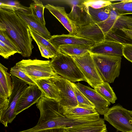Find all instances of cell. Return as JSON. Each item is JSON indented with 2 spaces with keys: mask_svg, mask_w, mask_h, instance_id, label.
I'll use <instances>...</instances> for the list:
<instances>
[{
  "mask_svg": "<svg viewBox=\"0 0 132 132\" xmlns=\"http://www.w3.org/2000/svg\"><path fill=\"white\" fill-rule=\"evenodd\" d=\"M32 132H66L64 128H55L41 130Z\"/></svg>",
  "mask_w": 132,
  "mask_h": 132,
  "instance_id": "39",
  "label": "cell"
},
{
  "mask_svg": "<svg viewBox=\"0 0 132 132\" xmlns=\"http://www.w3.org/2000/svg\"><path fill=\"white\" fill-rule=\"evenodd\" d=\"M131 39H132V30H122Z\"/></svg>",
  "mask_w": 132,
  "mask_h": 132,
  "instance_id": "40",
  "label": "cell"
},
{
  "mask_svg": "<svg viewBox=\"0 0 132 132\" xmlns=\"http://www.w3.org/2000/svg\"><path fill=\"white\" fill-rule=\"evenodd\" d=\"M105 41L123 45L132 44V39L122 30L111 29L105 35Z\"/></svg>",
  "mask_w": 132,
  "mask_h": 132,
  "instance_id": "22",
  "label": "cell"
},
{
  "mask_svg": "<svg viewBox=\"0 0 132 132\" xmlns=\"http://www.w3.org/2000/svg\"><path fill=\"white\" fill-rule=\"evenodd\" d=\"M98 113L94 108L78 106L68 109L63 112L64 116L68 118L85 116Z\"/></svg>",
  "mask_w": 132,
  "mask_h": 132,
  "instance_id": "23",
  "label": "cell"
},
{
  "mask_svg": "<svg viewBox=\"0 0 132 132\" xmlns=\"http://www.w3.org/2000/svg\"><path fill=\"white\" fill-rule=\"evenodd\" d=\"M109 6L110 10V14L108 18L104 21L97 23L104 35L112 28L117 18L120 15L116 9L110 5Z\"/></svg>",
  "mask_w": 132,
  "mask_h": 132,
  "instance_id": "26",
  "label": "cell"
},
{
  "mask_svg": "<svg viewBox=\"0 0 132 132\" xmlns=\"http://www.w3.org/2000/svg\"><path fill=\"white\" fill-rule=\"evenodd\" d=\"M112 3L111 0H87L82 3L87 7L97 9L108 6Z\"/></svg>",
  "mask_w": 132,
  "mask_h": 132,
  "instance_id": "34",
  "label": "cell"
},
{
  "mask_svg": "<svg viewBox=\"0 0 132 132\" xmlns=\"http://www.w3.org/2000/svg\"><path fill=\"white\" fill-rule=\"evenodd\" d=\"M12 87L11 94L5 111L0 114V121L5 127L11 123L16 115L15 110L18 100L22 93L28 86L27 84L17 78L11 75Z\"/></svg>",
  "mask_w": 132,
  "mask_h": 132,
  "instance_id": "8",
  "label": "cell"
},
{
  "mask_svg": "<svg viewBox=\"0 0 132 132\" xmlns=\"http://www.w3.org/2000/svg\"><path fill=\"white\" fill-rule=\"evenodd\" d=\"M85 78L94 88L104 82L96 67L90 52L82 56H71Z\"/></svg>",
  "mask_w": 132,
  "mask_h": 132,
  "instance_id": "7",
  "label": "cell"
},
{
  "mask_svg": "<svg viewBox=\"0 0 132 132\" xmlns=\"http://www.w3.org/2000/svg\"><path fill=\"white\" fill-rule=\"evenodd\" d=\"M110 5L116 9L120 15L132 14V0H123Z\"/></svg>",
  "mask_w": 132,
  "mask_h": 132,
  "instance_id": "31",
  "label": "cell"
},
{
  "mask_svg": "<svg viewBox=\"0 0 132 132\" xmlns=\"http://www.w3.org/2000/svg\"><path fill=\"white\" fill-rule=\"evenodd\" d=\"M126 132H132V131H128Z\"/></svg>",
  "mask_w": 132,
  "mask_h": 132,
  "instance_id": "41",
  "label": "cell"
},
{
  "mask_svg": "<svg viewBox=\"0 0 132 132\" xmlns=\"http://www.w3.org/2000/svg\"><path fill=\"white\" fill-rule=\"evenodd\" d=\"M34 2L30 4V8L31 14L42 24L45 26L46 22L44 17L45 6L42 2L38 0L33 1Z\"/></svg>",
  "mask_w": 132,
  "mask_h": 132,
  "instance_id": "28",
  "label": "cell"
},
{
  "mask_svg": "<svg viewBox=\"0 0 132 132\" xmlns=\"http://www.w3.org/2000/svg\"><path fill=\"white\" fill-rule=\"evenodd\" d=\"M123 56L132 63V44H127L123 46Z\"/></svg>",
  "mask_w": 132,
  "mask_h": 132,
  "instance_id": "38",
  "label": "cell"
},
{
  "mask_svg": "<svg viewBox=\"0 0 132 132\" xmlns=\"http://www.w3.org/2000/svg\"><path fill=\"white\" fill-rule=\"evenodd\" d=\"M0 8L15 11H18L26 14H31L29 7L23 6L17 1H8L4 2H0Z\"/></svg>",
  "mask_w": 132,
  "mask_h": 132,
  "instance_id": "27",
  "label": "cell"
},
{
  "mask_svg": "<svg viewBox=\"0 0 132 132\" xmlns=\"http://www.w3.org/2000/svg\"><path fill=\"white\" fill-rule=\"evenodd\" d=\"M71 84L78 102V106L85 108H95L94 105L80 90L76 84L72 82Z\"/></svg>",
  "mask_w": 132,
  "mask_h": 132,
  "instance_id": "30",
  "label": "cell"
},
{
  "mask_svg": "<svg viewBox=\"0 0 132 132\" xmlns=\"http://www.w3.org/2000/svg\"><path fill=\"white\" fill-rule=\"evenodd\" d=\"M0 40L4 42L17 53L20 54L19 48L11 38L4 32L0 31Z\"/></svg>",
  "mask_w": 132,
  "mask_h": 132,
  "instance_id": "35",
  "label": "cell"
},
{
  "mask_svg": "<svg viewBox=\"0 0 132 132\" xmlns=\"http://www.w3.org/2000/svg\"><path fill=\"white\" fill-rule=\"evenodd\" d=\"M28 27L31 36L34 40H36L55 54H57L59 52L58 51L48 40L34 31L28 25Z\"/></svg>",
  "mask_w": 132,
  "mask_h": 132,
  "instance_id": "32",
  "label": "cell"
},
{
  "mask_svg": "<svg viewBox=\"0 0 132 132\" xmlns=\"http://www.w3.org/2000/svg\"><path fill=\"white\" fill-rule=\"evenodd\" d=\"M40 116L37 125L34 127L19 132H32L41 130L54 128L57 119L65 117L61 112L59 102L42 96L36 103Z\"/></svg>",
  "mask_w": 132,
  "mask_h": 132,
  "instance_id": "2",
  "label": "cell"
},
{
  "mask_svg": "<svg viewBox=\"0 0 132 132\" xmlns=\"http://www.w3.org/2000/svg\"><path fill=\"white\" fill-rule=\"evenodd\" d=\"M96 92L107 100L112 103L115 102L117 98L109 83L104 82L95 87Z\"/></svg>",
  "mask_w": 132,
  "mask_h": 132,
  "instance_id": "25",
  "label": "cell"
},
{
  "mask_svg": "<svg viewBox=\"0 0 132 132\" xmlns=\"http://www.w3.org/2000/svg\"><path fill=\"white\" fill-rule=\"evenodd\" d=\"M16 53V52L0 40V55L3 57L7 59L10 56Z\"/></svg>",
  "mask_w": 132,
  "mask_h": 132,
  "instance_id": "36",
  "label": "cell"
},
{
  "mask_svg": "<svg viewBox=\"0 0 132 132\" xmlns=\"http://www.w3.org/2000/svg\"><path fill=\"white\" fill-rule=\"evenodd\" d=\"M76 36L91 40L97 44L105 41V35L96 23L77 28Z\"/></svg>",
  "mask_w": 132,
  "mask_h": 132,
  "instance_id": "16",
  "label": "cell"
},
{
  "mask_svg": "<svg viewBox=\"0 0 132 132\" xmlns=\"http://www.w3.org/2000/svg\"><path fill=\"white\" fill-rule=\"evenodd\" d=\"M68 16L77 28L85 27L95 23L89 14L88 7L83 4L73 6Z\"/></svg>",
  "mask_w": 132,
  "mask_h": 132,
  "instance_id": "12",
  "label": "cell"
},
{
  "mask_svg": "<svg viewBox=\"0 0 132 132\" xmlns=\"http://www.w3.org/2000/svg\"><path fill=\"white\" fill-rule=\"evenodd\" d=\"M0 31L5 33L19 49L23 57H28L34 46L26 23L15 11L0 8Z\"/></svg>",
  "mask_w": 132,
  "mask_h": 132,
  "instance_id": "1",
  "label": "cell"
},
{
  "mask_svg": "<svg viewBox=\"0 0 132 132\" xmlns=\"http://www.w3.org/2000/svg\"><path fill=\"white\" fill-rule=\"evenodd\" d=\"M54 72L72 82L86 80L71 56L58 52L50 61Z\"/></svg>",
  "mask_w": 132,
  "mask_h": 132,
  "instance_id": "3",
  "label": "cell"
},
{
  "mask_svg": "<svg viewBox=\"0 0 132 132\" xmlns=\"http://www.w3.org/2000/svg\"><path fill=\"white\" fill-rule=\"evenodd\" d=\"M16 14L23 20L33 30L40 34L47 40L51 35L45 26L42 24L32 14H26L18 11Z\"/></svg>",
  "mask_w": 132,
  "mask_h": 132,
  "instance_id": "18",
  "label": "cell"
},
{
  "mask_svg": "<svg viewBox=\"0 0 132 132\" xmlns=\"http://www.w3.org/2000/svg\"><path fill=\"white\" fill-rule=\"evenodd\" d=\"M15 66L32 80L46 78H54L59 76L54 70L50 60H22L17 63Z\"/></svg>",
  "mask_w": 132,
  "mask_h": 132,
  "instance_id": "4",
  "label": "cell"
},
{
  "mask_svg": "<svg viewBox=\"0 0 132 132\" xmlns=\"http://www.w3.org/2000/svg\"><path fill=\"white\" fill-rule=\"evenodd\" d=\"M88 10L92 18L96 24L105 21L110 15V10L109 5L97 9L88 7Z\"/></svg>",
  "mask_w": 132,
  "mask_h": 132,
  "instance_id": "24",
  "label": "cell"
},
{
  "mask_svg": "<svg viewBox=\"0 0 132 132\" xmlns=\"http://www.w3.org/2000/svg\"><path fill=\"white\" fill-rule=\"evenodd\" d=\"M92 46L75 45L60 46L58 52L70 56H82L90 52Z\"/></svg>",
  "mask_w": 132,
  "mask_h": 132,
  "instance_id": "21",
  "label": "cell"
},
{
  "mask_svg": "<svg viewBox=\"0 0 132 132\" xmlns=\"http://www.w3.org/2000/svg\"><path fill=\"white\" fill-rule=\"evenodd\" d=\"M11 75L16 77L29 85H36L34 81L24 72L17 68L15 65L10 69Z\"/></svg>",
  "mask_w": 132,
  "mask_h": 132,
  "instance_id": "33",
  "label": "cell"
},
{
  "mask_svg": "<svg viewBox=\"0 0 132 132\" xmlns=\"http://www.w3.org/2000/svg\"><path fill=\"white\" fill-rule=\"evenodd\" d=\"M44 6L67 30L69 34H76L77 29L69 19L64 7L55 6L49 4Z\"/></svg>",
  "mask_w": 132,
  "mask_h": 132,
  "instance_id": "15",
  "label": "cell"
},
{
  "mask_svg": "<svg viewBox=\"0 0 132 132\" xmlns=\"http://www.w3.org/2000/svg\"><path fill=\"white\" fill-rule=\"evenodd\" d=\"M111 29L132 30V16L120 15Z\"/></svg>",
  "mask_w": 132,
  "mask_h": 132,
  "instance_id": "29",
  "label": "cell"
},
{
  "mask_svg": "<svg viewBox=\"0 0 132 132\" xmlns=\"http://www.w3.org/2000/svg\"><path fill=\"white\" fill-rule=\"evenodd\" d=\"M80 90L95 106V109L100 114L104 115L107 112L110 102L105 99L95 89L78 82L76 84Z\"/></svg>",
  "mask_w": 132,
  "mask_h": 132,
  "instance_id": "11",
  "label": "cell"
},
{
  "mask_svg": "<svg viewBox=\"0 0 132 132\" xmlns=\"http://www.w3.org/2000/svg\"><path fill=\"white\" fill-rule=\"evenodd\" d=\"M64 129L66 132H107L104 120Z\"/></svg>",
  "mask_w": 132,
  "mask_h": 132,
  "instance_id": "20",
  "label": "cell"
},
{
  "mask_svg": "<svg viewBox=\"0 0 132 132\" xmlns=\"http://www.w3.org/2000/svg\"><path fill=\"white\" fill-rule=\"evenodd\" d=\"M8 68L0 63V97L9 98L11 93L12 81Z\"/></svg>",
  "mask_w": 132,
  "mask_h": 132,
  "instance_id": "19",
  "label": "cell"
},
{
  "mask_svg": "<svg viewBox=\"0 0 132 132\" xmlns=\"http://www.w3.org/2000/svg\"><path fill=\"white\" fill-rule=\"evenodd\" d=\"M96 67L104 82H113L120 74L121 57L92 54Z\"/></svg>",
  "mask_w": 132,
  "mask_h": 132,
  "instance_id": "5",
  "label": "cell"
},
{
  "mask_svg": "<svg viewBox=\"0 0 132 132\" xmlns=\"http://www.w3.org/2000/svg\"><path fill=\"white\" fill-rule=\"evenodd\" d=\"M104 120L117 131L126 132L132 131V111L117 105L110 108L104 115Z\"/></svg>",
  "mask_w": 132,
  "mask_h": 132,
  "instance_id": "6",
  "label": "cell"
},
{
  "mask_svg": "<svg viewBox=\"0 0 132 132\" xmlns=\"http://www.w3.org/2000/svg\"><path fill=\"white\" fill-rule=\"evenodd\" d=\"M59 90V102L61 112L78 106V104L71 82L61 76L54 79Z\"/></svg>",
  "mask_w": 132,
  "mask_h": 132,
  "instance_id": "9",
  "label": "cell"
},
{
  "mask_svg": "<svg viewBox=\"0 0 132 132\" xmlns=\"http://www.w3.org/2000/svg\"><path fill=\"white\" fill-rule=\"evenodd\" d=\"M34 40L38 45L42 56L49 59L53 58L56 56V54L53 52L36 40Z\"/></svg>",
  "mask_w": 132,
  "mask_h": 132,
  "instance_id": "37",
  "label": "cell"
},
{
  "mask_svg": "<svg viewBox=\"0 0 132 132\" xmlns=\"http://www.w3.org/2000/svg\"><path fill=\"white\" fill-rule=\"evenodd\" d=\"M48 40L58 51L59 47L61 45H75L92 46L95 44L91 40L70 34L51 36Z\"/></svg>",
  "mask_w": 132,
  "mask_h": 132,
  "instance_id": "13",
  "label": "cell"
},
{
  "mask_svg": "<svg viewBox=\"0 0 132 132\" xmlns=\"http://www.w3.org/2000/svg\"><path fill=\"white\" fill-rule=\"evenodd\" d=\"M43 96L42 93L36 85H29L23 92L17 103L15 113L17 115L37 103Z\"/></svg>",
  "mask_w": 132,
  "mask_h": 132,
  "instance_id": "10",
  "label": "cell"
},
{
  "mask_svg": "<svg viewBox=\"0 0 132 132\" xmlns=\"http://www.w3.org/2000/svg\"><path fill=\"white\" fill-rule=\"evenodd\" d=\"M55 78H46L33 80L42 91L43 96L59 102V90L55 82Z\"/></svg>",
  "mask_w": 132,
  "mask_h": 132,
  "instance_id": "17",
  "label": "cell"
},
{
  "mask_svg": "<svg viewBox=\"0 0 132 132\" xmlns=\"http://www.w3.org/2000/svg\"><path fill=\"white\" fill-rule=\"evenodd\" d=\"M123 46L118 43L104 41L92 46L90 52L94 54L121 57L123 56Z\"/></svg>",
  "mask_w": 132,
  "mask_h": 132,
  "instance_id": "14",
  "label": "cell"
}]
</instances>
